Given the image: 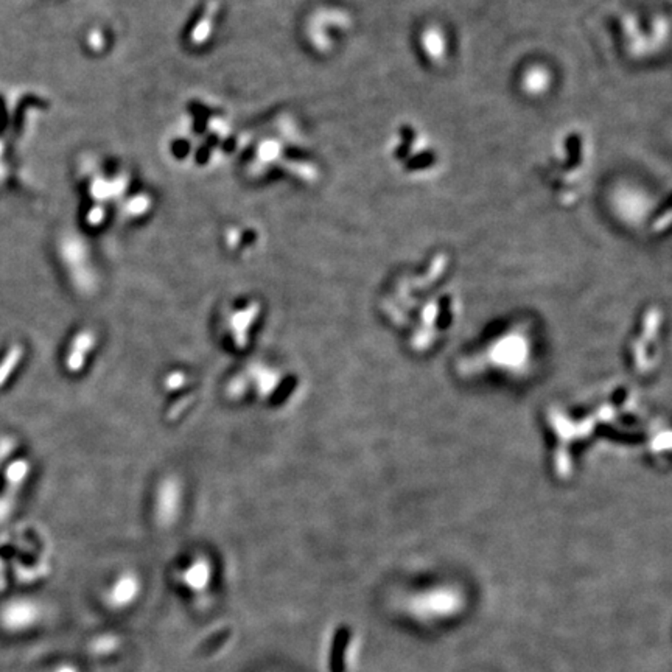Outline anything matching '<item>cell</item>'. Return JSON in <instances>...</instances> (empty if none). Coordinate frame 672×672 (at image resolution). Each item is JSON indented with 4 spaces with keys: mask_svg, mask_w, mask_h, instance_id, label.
I'll list each match as a JSON object with an SVG mask.
<instances>
[{
    "mask_svg": "<svg viewBox=\"0 0 672 672\" xmlns=\"http://www.w3.org/2000/svg\"><path fill=\"white\" fill-rule=\"evenodd\" d=\"M59 672H73L72 669H64V671H59Z\"/></svg>",
    "mask_w": 672,
    "mask_h": 672,
    "instance_id": "cell-5",
    "label": "cell"
},
{
    "mask_svg": "<svg viewBox=\"0 0 672 672\" xmlns=\"http://www.w3.org/2000/svg\"><path fill=\"white\" fill-rule=\"evenodd\" d=\"M210 579V568L206 562H197L186 571V582L195 590H203Z\"/></svg>",
    "mask_w": 672,
    "mask_h": 672,
    "instance_id": "cell-3",
    "label": "cell"
},
{
    "mask_svg": "<svg viewBox=\"0 0 672 672\" xmlns=\"http://www.w3.org/2000/svg\"><path fill=\"white\" fill-rule=\"evenodd\" d=\"M140 582L134 574H123L111 585L106 593V602L114 609H123L136 600Z\"/></svg>",
    "mask_w": 672,
    "mask_h": 672,
    "instance_id": "cell-2",
    "label": "cell"
},
{
    "mask_svg": "<svg viewBox=\"0 0 672 672\" xmlns=\"http://www.w3.org/2000/svg\"><path fill=\"white\" fill-rule=\"evenodd\" d=\"M461 597L450 589L422 591L409 601V613L422 621L447 620L459 613Z\"/></svg>",
    "mask_w": 672,
    "mask_h": 672,
    "instance_id": "cell-1",
    "label": "cell"
},
{
    "mask_svg": "<svg viewBox=\"0 0 672 672\" xmlns=\"http://www.w3.org/2000/svg\"><path fill=\"white\" fill-rule=\"evenodd\" d=\"M13 612L10 613V621L14 627H23L32 624V621L36 618V609L28 602H21L11 607Z\"/></svg>",
    "mask_w": 672,
    "mask_h": 672,
    "instance_id": "cell-4",
    "label": "cell"
}]
</instances>
